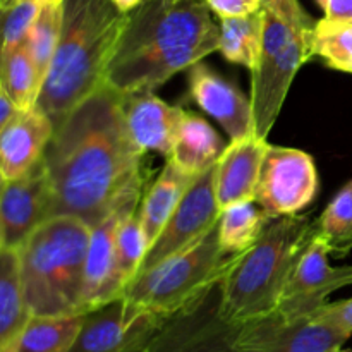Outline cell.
<instances>
[{"instance_id":"obj_25","label":"cell","mask_w":352,"mask_h":352,"mask_svg":"<svg viewBox=\"0 0 352 352\" xmlns=\"http://www.w3.org/2000/svg\"><path fill=\"white\" fill-rule=\"evenodd\" d=\"M219 52L229 62L256 69L263 43V10L246 17L220 19Z\"/></svg>"},{"instance_id":"obj_12","label":"cell","mask_w":352,"mask_h":352,"mask_svg":"<svg viewBox=\"0 0 352 352\" xmlns=\"http://www.w3.org/2000/svg\"><path fill=\"white\" fill-rule=\"evenodd\" d=\"M220 219L215 195V167L196 175L155 243L148 248L138 274L151 270L167 258L201 239Z\"/></svg>"},{"instance_id":"obj_16","label":"cell","mask_w":352,"mask_h":352,"mask_svg":"<svg viewBox=\"0 0 352 352\" xmlns=\"http://www.w3.org/2000/svg\"><path fill=\"white\" fill-rule=\"evenodd\" d=\"M189 95L192 102L229 134L230 141H239L254 134V113L251 98L241 93L203 62L189 69Z\"/></svg>"},{"instance_id":"obj_10","label":"cell","mask_w":352,"mask_h":352,"mask_svg":"<svg viewBox=\"0 0 352 352\" xmlns=\"http://www.w3.org/2000/svg\"><path fill=\"white\" fill-rule=\"evenodd\" d=\"M320 181L311 155L298 148L268 144L254 201L272 217L298 215L318 192Z\"/></svg>"},{"instance_id":"obj_15","label":"cell","mask_w":352,"mask_h":352,"mask_svg":"<svg viewBox=\"0 0 352 352\" xmlns=\"http://www.w3.org/2000/svg\"><path fill=\"white\" fill-rule=\"evenodd\" d=\"M143 195L131 196L120 203L98 226L91 227L86 254L85 308L86 311L122 296L116 270V241L122 220L140 206ZM85 311V313H86Z\"/></svg>"},{"instance_id":"obj_17","label":"cell","mask_w":352,"mask_h":352,"mask_svg":"<svg viewBox=\"0 0 352 352\" xmlns=\"http://www.w3.org/2000/svg\"><path fill=\"white\" fill-rule=\"evenodd\" d=\"M122 100L127 131L138 150L170 157L184 109L164 102L153 91L122 95Z\"/></svg>"},{"instance_id":"obj_5","label":"cell","mask_w":352,"mask_h":352,"mask_svg":"<svg viewBox=\"0 0 352 352\" xmlns=\"http://www.w3.org/2000/svg\"><path fill=\"white\" fill-rule=\"evenodd\" d=\"M91 227L69 215L45 220L19 248V268L31 316L82 315Z\"/></svg>"},{"instance_id":"obj_4","label":"cell","mask_w":352,"mask_h":352,"mask_svg":"<svg viewBox=\"0 0 352 352\" xmlns=\"http://www.w3.org/2000/svg\"><path fill=\"white\" fill-rule=\"evenodd\" d=\"M315 232L316 222L308 215L298 213L272 220L256 244L234 256L220 280L223 318L243 325L274 313Z\"/></svg>"},{"instance_id":"obj_6","label":"cell","mask_w":352,"mask_h":352,"mask_svg":"<svg viewBox=\"0 0 352 352\" xmlns=\"http://www.w3.org/2000/svg\"><path fill=\"white\" fill-rule=\"evenodd\" d=\"M236 254L220 246L219 222L199 241L136 275L124 289L129 302L155 315L170 316L220 282Z\"/></svg>"},{"instance_id":"obj_23","label":"cell","mask_w":352,"mask_h":352,"mask_svg":"<svg viewBox=\"0 0 352 352\" xmlns=\"http://www.w3.org/2000/svg\"><path fill=\"white\" fill-rule=\"evenodd\" d=\"M272 217L256 201H239L220 212L219 239L227 254L250 250L272 222Z\"/></svg>"},{"instance_id":"obj_41","label":"cell","mask_w":352,"mask_h":352,"mask_svg":"<svg viewBox=\"0 0 352 352\" xmlns=\"http://www.w3.org/2000/svg\"><path fill=\"white\" fill-rule=\"evenodd\" d=\"M3 248V241H2V232H0V250Z\"/></svg>"},{"instance_id":"obj_31","label":"cell","mask_w":352,"mask_h":352,"mask_svg":"<svg viewBox=\"0 0 352 352\" xmlns=\"http://www.w3.org/2000/svg\"><path fill=\"white\" fill-rule=\"evenodd\" d=\"M38 9L40 3L31 0H14L12 3L0 6V58L12 48L26 43Z\"/></svg>"},{"instance_id":"obj_35","label":"cell","mask_w":352,"mask_h":352,"mask_svg":"<svg viewBox=\"0 0 352 352\" xmlns=\"http://www.w3.org/2000/svg\"><path fill=\"white\" fill-rule=\"evenodd\" d=\"M323 311L339 323L342 329L352 333V298L346 299V301H337V302H327L323 306Z\"/></svg>"},{"instance_id":"obj_21","label":"cell","mask_w":352,"mask_h":352,"mask_svg":"<svg viewBox=\"0 0 352 352\" xmlns=\"http://www.w3.org/2000/svg\"><path fill=\"white\" fill-rule=\"evenodd\" d=\"M192 181L195 175L186 174L174 162L167 160L153 184L144 189L140 203V219L148 248L155 243Z\"/></svg>"},{"instance_id":"obj_3","label":"cell","mask_w":352,"mask_h":352,"mask_svg":"<svg viewBox=\"0 0 352 352\" xmlns=\"http://www.w3.org/2000/svg\"><path fill=\"white\" fill-rule=\"evenodd\" d=\"M62 9L60 40L36 103L55 127L105 85L127 19L112 0H62Z\"/></svg>"},{"instance_id":"obj_32","label":"cell","mask_w":352,"mask_h":352,"mask_svg":"<svg viewBox=\"0 0 352 352\" xmlns=\"http://www.w3.org/2000/svg\"><path fill=\"white\" fill-rule=\"evenodd\" d=\"M219 19H229V17H246L256 14L263 9L265 0H205Z\"/></svg>"},{"instance_id":"obj_38","label":"cell","mask_w":352,"mask_h":352,"mask_svg":"<svg viewBox=\"0 0 352 352\" xmlns=\"http://www.w3.org/2000/svg\"><path fill=\"white\" fill-rule=\"evenodd\" d=\"M6 181H7V179L3 177L2 170H0V191H2V188H3V184H6Z\"/></svg>"},{"instance_id":"obj_20","label":"cell","mask_w":352,"mask_h":352,"mask_svg":"<svg viewBox=\"0 0 352 352\" xmlns=\"http://www.w3.org/2000/svg\"><path fill=\"white\" fill-rule=\"evenodd\" d=\"M226 148L227 144L208 120L198 113L184 110L172 153L167 160L174 162L181 170L196 177L215 167Z\"/></svg>"},{"instance_id":"obj_2","label":"cell","mask_w":352,"mask_h":352,"mask_svg":"<svg viewBox=\"0 0 352 352\" xmlns=\"http://www.w3.org/2000/svg\"><path fill=\"white\" fill-rule=\"evenodd\" d=\"M219 38L205 0H144L127 14L105 85L120 95L153 91L219 50Z\"/></svg>"},{"instance_id":"obj_18","label":"cell","mask_w":352,"mask_h":352,"mask_svg":"<svg viewBox=\"0 0 352 352\" xmlns=\"http://www.w3.org/2000/svg\"><path fill=\"white\" fill-rule=\"evenodd\" d=\"M55 126L38 107L17 110L0 133V170L7 181L30 172L43 158Z\"/></svg>"},{"instance_id":"obj_40","label":"cell","mask_w":352,"mask_h":352,"mask_svg":"<svg viewBox=\"0 0 352 352\" xmlns=\"http://www.w3.org/2000/svg\"><path fill=\"white\" fill-rule=\"evenodd\" d=\"M151 340V339H150ZM146 347H148V344L146 346H143V347H140V349H136L134 352H146Z\"/></svg>"},{"instance_id":"obj_27","label":"cell","mask_w":352,"mask_h":352,"mask_svg":"<svg viewBox=\"0 0 352 352\" xmlns=\"http://www.w3.org/2000/svg\"><path fill=\"white\" fill-rule=\"evenodd\" d=\"M62 0H47L40 3L36 17H34L31 30L26 38V47L40 72L41 81H45L47 72L54 60L55 50L58 47L62 31ZM43 86V85H41Z\"/></svg>"},{"instance_id":"obj_39","label":"cell","mask_w":352,"mask_h":352,"mask_svg":"<svg viewBox=\"0 0 352 352\" xmlns=\"http://www.w3.org/2000/svg\"><path fill=\"white\" fill-rule=\"evenodd\" d=\"M14 0H0V6H7V3H12Z\"/></svg>"},{"instance_id":"obj_19","label":"cell","mask_w":352,"mask_h":352,"mask_svg":"<svg viewBox=\"0 0 352 352\" xmlns=\"http://www.w3.org/2000/svg\"><path fill=\"white\" fill-rule=\"evenodd\" d=\"M267 150V140L256 134L227 144L215 165V195L220 212L234 203L254 201Z\"/></svg>"},{"instance_id":"obj_1","label":"cell","mask_w":352,"mask_h":352,"mask_svg":"<svg viewBox=\"0 0 352 352\" xmlns=\"http://www.w3.org/2000/svg\"><path fill=\"white\" fill-rule=\"evenodd\" d=\"M52 217L95 227L131 196L143 195V153L133 143L119 91L103 85L76 105L43 153Z\"/></svg>"},{"instance_id":"obj_37","label":"cell","mask_w":352,"mask_h":352,"mask_svg":"<svg viewBox=\"0 0 352 352\" xmlns=\"http://www.w3.org/2000/svg\"><path fill=\"white\" fill-rule=\"evenodd\" d=\"M112 2H113V6L120 10V12L129 14L131 10H134L138 6H141L144 0H112Z\"/></svg>"},{"instance_id":"obj_44","label":"cell","mask_w":352,"mask_h":352,"mask_svg":"<svg viewBox=\"0 0 352 352\" xmlns=\"http://www.w3.org/2000/svg\"><path fill=\"white\" fill-rule=\"evenodd\" d=\"M351 72H352V71H351Z\"/></svg>"},{"instance_id":"obj_11","label":"cell","mask_w":352,"mask_h":352,"mask_svg":"<svg viewBox=\"0 0 352 352\" xmlns=\"http://www.w3.org/2000/svg\"><path fill=\"white\" fill-rule=\"evenodd\" d=\"M165 318L119 296L82 313L78 336L67 352H134L150 342Z\"/></svg>"},{"instance_id":"obj_24","label":"cell","mask_w":352,"mask_h":352,"mask_svg":"<svg viewBox=\"0 0 352 352\" xmlns=\"http://www.w3.org/2000/svg\"><path fill=\"white\" fill-rule=\"evenodd\" d=\"M82 315L31 316L3 352H67L81 327Z\"/></svg>"},{"instance_id":"obj_43","label":"cell","mask_w":352,"mask_h":352,"mask_svg":"<svg viewBox=\"0 0 352 352\" xmlns=\"http://www.w3.org/2000/svg\"><path fill=\"white\" fill-rule=\"evenodd\" d=\"M31 2H38V3H41V2H47V0H31Z\"/></svg>"},{"instance_id":"obj_36","label":"cell","mask_w":352,"mask_h":352,"mask_svg":"<svg viewBox=\"0 0 352 352\" xmlns=\"http://www.w3.org/2000/svg\"><path fill=\"white\" fill-rule=\"evenodd\" d=\"M16 113H17L16 105H14V103L7 98L6 93L0 89V133H2L3 127L7 126V122H9Z\"/></svg>"},{"instance_id":"obj_30","label":"cell","mask_w":352,"mask_h":352,"mask_svg":"<svg viewBox=\"0 0 352 352\" xmlns=\"http://www.w3.org/2000/svg\"><path fill=\"white\" fill-rule=\"evenodd\" d=\"M148 251L143 223L140 219V206L131 212L120 223L116 241V270L122 292L126 285L136 277L138 268Z\"/></svg>"},{"instance_id":"obj_29","label":"cell","mask_w":352,"mask_h":352,"mask_svg":"<svg viewBox=\"0 0 352 352\" xmlns=\"http://www.w3.org/2000/svg\"><path fill=\"white\" fill-rule=\"evenodd\" d=\"M313 52L330 69L352 71V23L320 19L313 28Z\"/></svg>"},{"instance_id":"obj_26","label":"cell","mask_w":352,"mask_h":352,"mask_svg":"<svg viewBox=\"0 0 352 352\" xmlns=\"http://www.w3.org/2000/svg\"><path fill=\"white\" fill-rule=\"evenodd\" d=\"M40 72L28 52L26 43L12 48L0 58V89L17 110L36 107L41 91Z\"/></svg>"},{"instance_id":"obj_34","label":"cell","mask_w":352,"mask_h":352,"mask_svg":"<svg viewBox=\"0 0 352 352\" xmlns=\"http://www.w3.org/2000/svg\"><path fill=\"white\" fill-rule=\"evenodd\" d=\"M325 12V19L352 23V0H316Z\"/></svg>"},{"instance_id":"obj_22","label":"cell","mask_w":352,"mask_h":352,"mask_svg":"<svg viewBox=\"0 0 352 352\" xmlns=\"http://www.w3.org/2000/svg\"><path fill=\"white\" fill-rule=\"evenodd\" d=\"M31 311L21 280L19 253L12 248L0 250V352L17 339Z\"/></svg>"},{"instance_id":"obj_7","label":"cell","mask_w":352,"mask_h":352,"mask_svg":"<svg viewBox=\"0 0 352 352\" xmlns=\"http://www.w3.org/2000/svg\"><path fill=\"white\" fill-rule=\"evenodd\" d=\"M263 43L260 60L251 72L254 134L267 140L302 64L315 55L313 28L263 7Z\"/></svg>"},{"instance_id":"obj_14","label":"cell","mask_w":352,"mask_h":352,"mask_svg":"<svg viewBox=\"0 0 352 352\" xmlns=\"http://www.w3.org/2000/svg\"><path fill=\"white\" fill-rule=\"evenodd\" d=\"M52 219V188L43 160L0 191V232L3 248L17 250L45 220Z\"/></svg>"},{"instance_id":"obj_13","label":"cell","mask_w":352,"mask_h":352,"mask_svg":"<svg viewBox=\"0 0 352 352\" xmlns=\"http://www.w3.org/2000/svg\"><path fill=\"white\" fill-rule=\"evenodd\" d=\"M329 254L327 244L315 232L299 256L275 311L287 316L311 315L329 302L330 294L352 285V267H332Z\"/></svg>"},{"instance_id":"obj_9","label":"cell","mask_w":352,"mask_h":352,"mask_svg":"<svg viewBox=\"0 0 352 352\" xmlns=\"http://www.w3.org/2000/svg\"><path fill=\"white\" fill-rule=\"evenodd\" d=\"M239 325L222 315L220 282L164 320L146 352H237Z\"/></svg>"},{"instance_id":"obj_42","label":"cell","mask_w":352,"mask_h":352,"mask_svg":"<svg viewBox=\"0 0 352 352\" xmlns=\"http://www.w3.org/2000/svg\"><path fill=\"white\" fill-rule=\"evenodd\" d=\"M337 352H352V349H339Z\"/></svg>"},{"instance_id":"obj_28","label":"cell","mask_w":352,"mask_h":352,"mask_svg":"<svg viewBox=\"0 0 352 352\" xmlns=\"http://www.w3.org/2000/svg\"><path fill=\"white\" fill-rule=\"evenodd\" d=\"M316 236L330 254L347 256L352 251V181L347 182L316 220Z\"/></svg>"},{"instance_id":"obj_33","label":"cell","mask_w":352,"mask_h":352,"mask_svg":"<svg viewBox=\"0 0 352 352\" xmlns=\"http://www.w3.org/2000/svg\"><path fill=\"white\" fill-rule=\"evenodd\" d=\"M263 7H268V9L275 10L277 14H280V16L287 17L291 21H299V23H309V21H313L298 0H265Z\"/></svg>"},{"instance_id":"obj_8","label":"cell","mask_w":352,"mask_h":352,"mask_svg":"<svg viewBox=\"0 0 352 352\" xmlns=\"http://www.w3.org/2000/svg\"><path fill=\"white\" fill-rule=\"evenodd\" d=\"M352 333L333 322L323 306L311 315L280 311L260 316L237 329V352H337Z\"/></svg>"}]
</instances>
